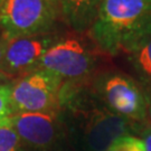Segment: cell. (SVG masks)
<instances>
[{"label":"cell","instance_id":"cell-10","mask_svg":"<svg viewBox=\"0 0 151 151\" xmlns=\"http://www.w3.org/2000/svg\"><path fill=\"white\" fill-rule=\"evenodd\" d=\"M129 62L151 99V32L130 52Z\"/></svg>","mask_w":151,"mask_h":151},{"label":"cell","instance_id":"cell-6","mask_svg":"<svg viewBox=\"0 0 151 151\" xmlns=\"http://www.w3.org/2000/svg\"><path fill=\"white\" fill-rule=\"evenodd\" d=\"M55 43V38L47 34L9 39L1 72L11 78L39 70L42 57Z\"/></svg>","mask_w":151,"mask_h":151},{"label":"cell","instance_id":"cell-1","mask_svg":"<svg viewBox=\"0 0 151 151\" xmlns=\"http://www.w3.org/2000/svg\"><path fill=\"white\" fill-rule=\"evenodd\" d=\"M151 32V0H102L90 36L110 55L129 54Z\"/></svg>","mask_w":151,"mask_h":151},{"label":"cell","instance_id":"cell-15","mask_svg":"<svg viewBox=\"0 0 151 151\" xmlns=\"http://www.w3.org/2000/svg\"><path fill=\"white\" fill-rule=\"evenodd\" d=\"M143 143H145V149H146V151H151V131L146 133Z\"/></svg>","mask_w":151,"mask_h":151},{"label":"cell","instance_id":"cell-13","mask_svg":"<svg viewBox=\"0 0 151 151\" xmlns=\"http://www.w3.org/2000/svg\"><path fill=\"white\" fill-rule=\"evenodd\" d=\"M106 151H146V149L142 140L132 135H127L118 139Z\"/></svg>","mask_w":151,"mask_h":151},{"label":"cell","instance_id":"cell-11","mask_svg":"<svg viewBox=\"0 0 151 151\" xmlns=\"http://www.w3.org/2000/svg\"><path fill=\"white\" fill-rule=\"evenodd\" d=\"M0 151H22V139L9 124V120L0 124Z\"/></svg>","mask_w":151,"mask_h":151},{"label":"cell","instance_id":"cell-12","mask_svg":"<svg viewBox=\"0 0 151 151\" xmlns=\"http://www.w3.org/2000/svg\"><path fill=\"white\" fill-rule=\"evenodd\" d=\"M11 87L12 84L0 85V124L8 121L14 112L11 103Z\"/></svg>","mask_w":151,"mask_h":151},{"label":"cell","instance_id":"cell-9","mask_svg":"<svg viewBox=\"0 0 151 151\" xmlns=\"http://www.w3.org/2000/svg\"><path fill=\"white\" fill-rule=\"evenodd\" d=\"M102 0H60L65 22L76 32L88 30L95 20Z\"/></svg>","mask_w":151,"mask_h":151},{"label":"cell","instance_id":"cell-7","mask_svg":"<svg viewBox=\"0 0 151 151\" xmlns=\"http://www.w3.org/2000/svg\"><path fill=\"white\" fill-rule=\"evenodd\" d=\"M9 124L22 141L39 150L52 148L60 132L57 111L14 113Z\"/></svg>","mask_w":151,"mask_h":151},{"label":"cell","instance_id":"cell-16","mask_svg":"<svg viewBox=\"0 0 151 151\" xmlns=\"http://www.w3.org/2000/svg\"><path fill=\"white\" fill-rule=\"evenodd\" d=\"M10 80L9 76H7L5 73L0 72V85H4V84H8V81Z\"/></svg>","mask_w":151,"mask_h":151},{"label":"cell","instance_id":"cell-2","mask_svg":"<svg viewBox=\"0 0 151 151\" xmlns=\"http://www.w3.org/2000/svg\"><path fill=\"white\" fill-rule=\"evenodd\" d=\"M55 7L48 0H4L0 29L8 39L42 35L55 20Z\"/></svg>","mask_w":151,"mask_h":151},{"label":"cell","instance_id":"cell-4","mask_svg":"<svg viewBox=\"0 0 151 151\" xmlns=\"http://www.w3.org/2000/svg\"><path fill=\"white\" fill-rule=\"evenodd\" d=\"M96 90L103 102L114 113L131 121H143L148 112V99L138 83L121 73L100 76Z\"/></svg>","mask_w":151,"mask_h":151},{"label":"cell","instance_id":"cell-18","mask_svg":"<svg viewBox=\"0 0 151 151\" xmlns=\"http://www.w3.org/2000/svg\"><path fill=\"white\" fill-rule=\"evenodd\" d=\"M2 1H4V0H0V5H1V4H2Z\"/></svg>","mask_w":151,"mask_h":151},{"label":"cell","instance_id":"cell-8","mask_svg":"<svg viewBox=\"0 0 151 151\" xmlns=\"http://www.w3.org/2000/svg\"><path fill=\"white\" fill-rule=\"evenodd\" d=\"M131 122L133 121L106 109L93 111L84 128L90 151H106L118 139L129 135Z\"/></svg>","mask_w":151,"mask_h":151},{"label":"cell","instance_id":"cell-3","mask_svg":"<svg viewBox=\"0 0 151 151\" xmlns=\"http://www.w3.org/2000/svg\"><path fill=\"white\" fill-rule=\"evenodd\" d=\"M62 78L45 70H37L12 83L11 103L15 113L52 112L60 104Z\"/></svg>","mask_w":151,"mask_h":151},{"label":"cell","instance_id":"cell-5","mask_svg":"<svg viewBox=\"0 0 151 151\" xmlns=\"http://www.w3.org/2000/svg\"><path fill=\"white\" fill-rule=\"evenodd\" d=\"M95 62V56L83 40L67 37L49 47L42 57L39 70H49L62 80H80L93 70Z\"/></svg>","mask_w":151,"mask_h":151},{"label":"cell","instance_id":"cell-17","mask_svg":"<svg viewBox=\"0 0 151 151\" xmlns=\"http://www.w3.org/2000/svg\"><path fill=\"white\" fill-rule=\"evenodd\" d=\"M49 2H52L53 5H55V4H57V2H60V0H48Z\"/></svg>","mask_w":151,"mask_h":151},{"label":"cell","instance_id":"cell-14","mask_svg":"<svg viewBox=\"0 0 151 151\" xmlns=\"http://www.w3.org/2000/svg\"><path fill=\"white\" fill-rule=\"evenodd\" d=\"M8 40H9V39L4 35V32H0V72H1L2 63H4V57H5V53H6V48H7Z\"/></svg>","mask_w":151,"mask_h":151}]
</instances>
